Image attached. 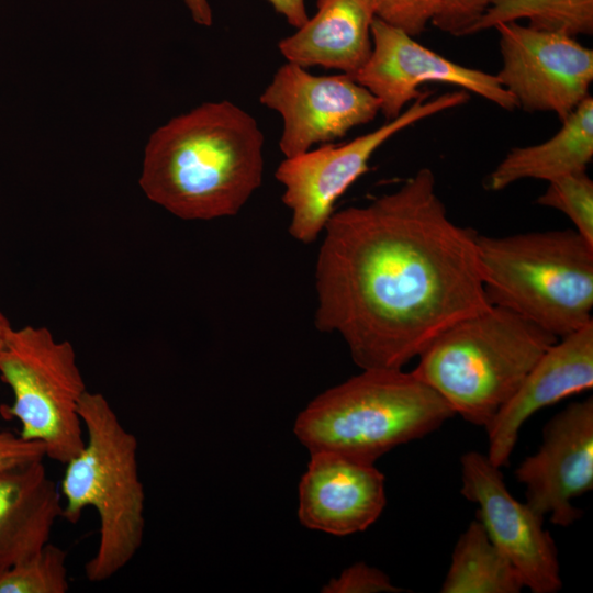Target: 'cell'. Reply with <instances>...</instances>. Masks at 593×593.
Returning a JSON list of instances; mask_svg holds the SVG:
<instances>
[{
    "label": "cell",
    "mask_w": 593,
    "mask_h": 593,
    "mask_svg": "<svg viewBox=\"0 0 593 593\" xmlns=\"http://www.w3.org/2000/svg\"><path fill=\"white\" fill-rule=\"evenodd\" d=\"M315 266V326L361 369H403L441 332L491 306L478 233L455 223L429 168L327 221Z\"/></svg>",
    "instance_id": "6da1fadb"
},
{
    "label": "cell",
    "mask_w": 593,
    "mask_h": 593,
    "mask_svg": "<svg viewBox=\"0 0 593 593\" xmlns=\"http://www.w3.org/2000/svg\"><path fill=\"white\" fill-rule=\"evenodd\" d=\"M264 146L247 111L228 100L203 102L153 132L139 187L182 220L234 216L262 183Z\"/></svg>",
    "instance_id": "7a4b0ae2"
},
{
    "label": "cell",
    "mask_w": 593,
    "mask_h": 593,
    "mask_svg": "<svg viewBox=\"0 0 593 593\" xmlns=\"http://www.w3.org/2000/svg\"><path fill=\"white\" fill-rule=\"evenodd\" d=\"M86 443L65 466L59 486L63 518L76 524L87 507L99 519V541L85 564L90 582H103L138 552L145 530V491L138 471V441L101 393L80 402Z\"/></svg>",
    "instance_id": "3957f363"
},
{
    "label": "cell",
    "mask_w": 593,
    "mask_h": 593,
    "mask_svg": "<svg viewBox=\"0 0 593 593\" xmlns=\"http://www.w3.org/2000/svg\"><path fill=\"white\" fill-rule=\"evenodd\" d=\"M361 370L317 395L298 415L293 430L310 454L326 450L374 463L455 415L412 371Z\"/></svg>",
    "instance_id": "277c9868"
},
{
    "label": "cell",
    "mask_w": 593,
    "mask_h": 593,
    "mask_svg": "<svg viewBox=\"0 0 593 593\" xmlns=\"http://www.w3.org/2000/svg\"><path fill=\"white\" fill-rule=\"evenodd\" d=\"M557 337L491 305L450 325L412 372L465 421L486 428Z\"/></svg>",
    "instance_id": "5b68a950"
},
{
    "label": "cell",
    "mask_w": 593,
    "mask_h": 593,
    "mask_svg": "<svg viewBox=\"0 0 593 593\" xmlns=\"http://www.w3.org/2000/svg\"><path fill=\"white\" fill-rule=\"evenodd\" d=\"M483 289L557 338L592 322L593 245L575 230L477 236Z\"/></svg>",
    "instance_id": "8992f818"
},
{
    "label": "cell",
    "mask_w": 593,
    "mask_h": 593,
    "mask_svg": "<svg viewBox=\"0 0 593 593\" xmlns=\"http://www.w3.org/2000/svg\"><path fill=\"white\" fill-rule=\"evenodd\" d=\"M0 378L13 394L2 414L21 425L20 436L41 441L46 457L66 465L83 448L79 413L88 391L76 351L46 327L11 328L0 349Z\"/></svg>",
    "instance_id": "52a82bcc"
},
{
    "label": "cell",
    "mask_w": 593,
    "mask_h": 593,
    "mask_svg": "<svg viewBox=\"0 0 593 593\" xmlns=\"http://www.w3.org/2000/svg\"><path fill=\"white\" fill-rule=\"evenodd\" d=\"M470 99L465 90L435 98L428 93L398 116L347 143L322 144L315 149L284 158L275 171L283 187L282 202L291 211L290 235L302 244L317 239L335 212L337 200L369 171L372 155L390 138L415 123L458 108Z\"/></svg>",
    "instance_id": "ba28073f"
},
{
    "label": "cell",
    "mask_w": 593,
    "mask_h": 593,
    "mask_svg": "<svg viewBox=\"0 0 593 593\" xmlns=\"http://www.w3.org/2000/svg\"><path fill=\"white\" fill-rule=\"evenodd\" d=\"M502 66L496 74L517 109L555 113L561 121L585 100L593 81V51L574 36L500 23Z\"/></svg>",
    "instance_id": "9c48e42d"
},
{
    "label": "cell",
    "mask_w": 593,
    "mask_h": 593,
    "mask_svg": "<svg viewBox=\"0 0 593 593\" xmlns=\"http://www.w3.org/2000/svg\"><path fill=\"white\" fill-rule=\"evenodd\" d=\"M283 121L279 148L286 158L344 137L374 120L378 99L346 74L316 76L287 61L259 97Z\"/></svg>",
    "instance_id": "30bf717a"
},
{
    "label": "cell",
    "mask_w": 593,
    "mask_h": 593,
    "mask_svg": "<svg viewBox=\"0 0 593 593\" xmlns=\"http://www.w3.org/2000/svg\"><path fill=\"white\" fill-rule=\"evenodd\" d=\"M371 53L354 79L378 99L387 120L422 97L419 87L427 82L456 86L506 111L517 109L496 75L457 64L377 18L371 24Z\"/></svg>",
    "instance_id": "8fae6325"
},
{
    "label": "cell",
    "mask_w": 593,
    "mask_h": 593,
    "mask_svg": "<svg viewBox=\"0 0 593 593\" xmlns=\"http://www.w3.org/2000/svg\"><path fill=\"white\" fill-rule=\"evenodd\" d=\"M460 493L478 505L475 517L489 538L518 572L533 593H556L562 588L558 550L544 516L507 490L501 468L486 455L461 456Z\"/></svg>",
    "instance_id": "7c38bea8"
},
{
    "label": "cell",
    "mask_w": 593,
    "mask_h": 593,
    "mask_svg": "<svg viewBox=\"0 0 593 593\" xmlns=\"http://www.w3.org/2000/svg\"><path fill=\"white\" fill-rule=\"evenodd\" d=\"M525 502L560 527L581 518L573 500L593 489V398L573 402L542 429L538 450L515 469Z\"/></svg>",
    "instance_id": "4fadbf2b"
},
{
    "label": "cell",
    "mask_w": 593,
    "mask_h": 593,
    "mask_svg": "<svg viewBox=\"0 0 593 593\" xmlns=\"http://www.w3.org/2000/svg\"><path fill=\"white\" fill-rule=\"evenodd\" d=\"M385 503V479L374 463L333 451L311 452L299 484L298 516L303 526L351 535L371 526Z\"/></svg>",
    "instance_id": "5bb4252c"
},
{
    "label": "cell",
    "mask_w": 593,
    "mask_h": 593,
    "mask_svg": "<svg viewBox=\"0 0 593 593\" xmlns=\"http://www.w3.org/2000/svg\"><path fill=\"white\" fill-rule=\"evenodd\" d=\"M593 387V321L558 338L536 361L516 392L485 428L488 458L502 468L524 423L539 410Z\"/></svg>",
    "instance_id": "9a60e30c"
},
{
    "label": "cell",
    "mask_w": 593,
    "mask_h": 593,
    "mask_svg": "<svg viewBox=\"0 0 593 593\" xmlns=\"http://www.w3.org/2000/svg\"><path fill=\"white\" fill-rule=\"evenodd\" d=\"M43 460L0 470V570L37 553L63 516L59 486Z\"/></svg>",
    "instance_id": "2e32d148"
},
{
    "label": "cell",
    "mask_w": 593,
    "mask_h": 593,
    "mask_svg": "<svg viewBox=\"0 0 593 593\" xmlns=\"http://www.w3.org/2000/svg\"><path fill=\"white\" fill-rule=\"evenodd\" d=\"M316 5L312 19L279 41V52L301 67L336 69L354 78L371 53V9L366 0H317Z\"/></svg>",
    "instance_id": "e0dca14e"
},
{
    "label": "cell",
    "mask_w": 593,
    "mask_h": 593,
    "mask_svg": "<svg viewBox=\"0 0 593 593\" xmlns=\"http://www.w3.org/2000/svg\"><path fill=\"white\" fill-rule=\"evenodd\" d=\"M547 141L512 148L489 174L485 184L501 191L524 179L547 182L586 171L593 158V99L589 96Z\"/></svg>",
    "instance_id": "ac0fdd59"
},
{
    "label": "cell",
    "mask_w": 593,
    "mask_h": 593,
    "mask_svg": "<svg viewBox=\"0 0 593 593\" xmlns=\"http://www.w3.org/2000/svg\"><path fill=\"white\" fill-rule=\"evenodd\" d=\"M523 581L475 517L455 545L441 593H519Z\"/></svg>",
    "instance_id": "d6986e66"
},
{
    "label": "cell",
    "mask_w": 593,
    "mask_h": 593,
    "mask_svg": "<svg viewBox=\"0 0 593 593\" xmlns=\"http://www.w3.org/2000/svg\"><path fill=\"white\" fill-rule=\"evenodd\" d=\"M524 19L535 29L574 37L589 35L593 32V0H493L468 35Z\"/></svg>",
    "instance_id": "ffe728a7"
},
{
    "label": "cell",
    "mask_w": 593,
    "mask_h": 593,
    "mask_svg": "<svg viewBox=\"0 0 593 593\" xmlns=\"http://www.w3.org/2000/svg\"><path fill=\"white\" fill-rule=\"evenodd\" d=\"M69 588L67 552L51 541L31 558L0 570V593H66Z\"/></svg>",
    "instance_id": "44dd1931"
},
{
    "label": "cell",
    "mask_w": 593,
    "mask_h": 593,
    "mask_svg": "<svg viewBox=\"0 0 593 593\" xmlns=\"http://www.w3.org/2000/svg\"><path fill=\"white\" fill-rule=\"evenodd\" d=\"M536 203L562 212L575 231L593 245V181L586 171L549 181Z\"/></svg>",
    "instance_id": "7402d4cb"
},
{
    "label": "cell",
    "mask_w": 593,
    "mask_h": 593,
    "mask_svg": "<svg viewBox=\"0 0 593 593\" xmlns=\"http://www.w3.org/2000/svg\"><path fill=\"white\" fill-rule=\"evenodd\" d=\"M374 18L417 36L432 23L441 0H366Z\"/></svg>",
    "instance_id": "603a6c76"
},
{
    "label": "cell",
    "mask_w": 593,
    "mask_h": 593,
    "mask_svg": "<svg viewBox=\"0 0 593 593\" xmlns=\"http://www.w3.org/2000/svg\"><path fill=\"white\" fill-rule=\"evenodd\" d=\"M393 585L390 578L381 570L365 562H357L345 569L338 578L331 579L323 586L324 593H377L402 592Z\"/></svg>",
    "instance_id": "cb8c5ba5"
},
{
    "label": "cell",
    "mask_w": 593,
    "mask_h": 593,
    "mask_svg": "<svg viewBox=\"0 0 593 593\" xmlns=\"http://www.w3.org/2000/svg\"><path fill=\"white\" fill-rule=\"evenodd\" d=\"M493 0H441L432 24L454 36L468 35Z\"/></svg>",
    "instance_id": "d4e9b609"
},
{
    "label": "cell",
    "mask_w": 593,
    "mask_h": 593,
    "mask_svg": "<svg viewBox=\"0 0 593 593\" xmlns=\"http://www.w3.org/2000/svg\"><path fill=\"white\" fill-rule=\"evenodd\" d=\"M46 457L41 441L26 440L10 430L0 429V470Z\"/></svg>",
    "instance_id": "484cf974"
},
{
    "label": "cell",
    "mask_w": 593,
    "mask_h": 593,
    "mask_svg": "<svg viewBox=\"0 0 593 593\" xmlns=\"http://www.w3.org/2000/svg\"><path fill=\"white\" fill-rule=\"evenodd\" d=\"M277 13L284 16L287 22L295 29L304 25L310 19L304 0H267Z\"/></svg>",
    "instance_id": "4316f807"
},
{
    "label": "cell",
    "mask_w": 593,
    "mask_h": 593,
    "mask_svg": "<svg viewBox=\"0 0 593 593\" xmlns=\"http://www.w3.org/2000/svg\"><path fill=\"white\" fill-rule=\"evenodd\" d=\"M193 21L203 26H211L213 13L208 0H182Z\"/></svg>",
    "instance_id": "83f0119b"
},
{
    "label": "cell",
    "mask_w": 593,
    "mask_h": 593,
    "mask_svg": "<svg viewBox=\"0 0 593 593\" xmlns=\"http://www.w3.org/2000/svg\"><path fill=\"white\" fill-rule=\"evenodd\" d=\"M8 318L0 312V349L4 344L8 333L11 329Z\"/></svg>",
    "instance_id": "f1b7e54d"
}]
</instances>
